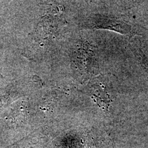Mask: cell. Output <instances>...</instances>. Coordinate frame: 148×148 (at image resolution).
Wrapping results in <instances>:
<instances>
[{
	"mask_svg": "<svg viewBox=\"0 0 148 148\" xmlns=\"http://www.w3.org/2000/svg\"><path fill=\"white\" fill-rule=\"evenodd\" d=\"M131 48L133 52L137 59L139 64L145 73L148 80V59L140 48L138 47L135 45L132 44Z\"/></svg>",
	"mask_w": 148,
	"mask_h": 148,
	"instance_id": "obj_4",
	"label": "cell"
},
{
	"mask_svg": "<svg viewBox=\"0 0 148 148\" xmlns=\"http://www.w3.org/2000/svg\"><path fill=\"white\" fill-rule=\"evenodd\" d=\"M75 69L85 78L97 75L99 71L98 52L94 46L86 41H80L73 54Z\"/></svg>",
	"mask_w": 148,
	"mask_h": 148,
	"instance_id": "obj_1",
	"label": "cell"
},
{
	"mask_svg": "<svg viewBox=\"0 0 148 148\" xmlns=\"http://www.w3.org/2000/svg\"><path fill=\"white\" fill-rule=\"evenodd\" d=\"M86 25L93 28L111 29L124 34L132 32V27L125 22L106 16H95L92 17L87 21Z\"/></svg>",
	"mask_w": 148,
	"mask_h": 148,
	"instance_id": "obj_3",
	"label": "cell"
},
{
	"mask_svg": "<svg viewBox=\"0 0 148 148\" xmlns=\"http://www.w3.org/2000/svg\"><path fill=\"white\" fill-rule=\"evenodd\" d=\"M112 86L110 77L103 75L93 79L88 85L92 98L102 106H106L111 101L109 92Z\"/></svg>",
	"mask_w": 148,
	"mask_h": 148,
	"instance_id": "obj_2",
	"label": "cell"
}]
</instances>
